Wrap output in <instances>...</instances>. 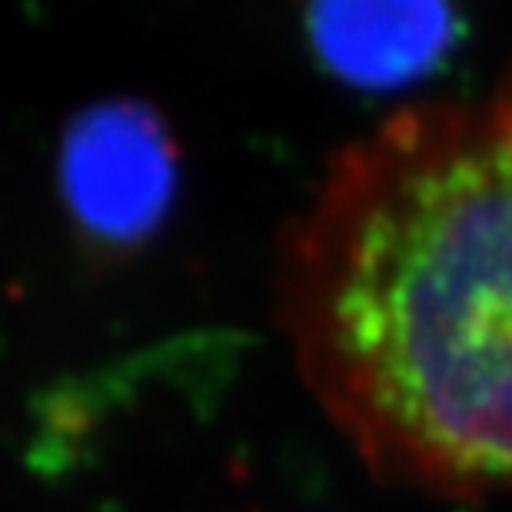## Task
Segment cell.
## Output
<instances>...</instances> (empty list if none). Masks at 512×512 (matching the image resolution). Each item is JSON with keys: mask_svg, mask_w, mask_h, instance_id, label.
Instances as JSON below:
<instances>
[{"mask_svg": "<svg viewBox=\"0 0 512 512\" xmlns=\"http://www.w3.org/2000/svg\"><path fill=\"white\" fill-rule=\"evenodd\" d=\"M280 316L376 476L512 493V150L486 110L409 107L353 140L290 223Z\"/></svg>", "mask_w": 512, "mask_h": 512, "instance_id": "obj_1", "label": "cell"}, {"mask_svg": "<svg viewBox=\"0 0 512 512\" xmlns=\"http://www.w3.org/2000/svg\"><path fill=\"white\" fill-rule=\"evenodd\" d=\"M60 183L70 210L94 237L107 243L147 237L173 193L167 130L137 104L87 110L64 140Z\"/></svg>", "mask_w": 512, "mask_h": 512, "instance_id": "obj_2", "label": "cell"}, {"mask_svg": "<svg viewBox=\"0 0 512 512\" xmlns=\"http://www.w3.org/2000/svg\"><path fill=\"white\" fill-rule=\"evenodd\" d=\"M310 30L326 64L360 84H396L423 74L453 44L449 10L419 4L320 7Z\"/></svg>", "mask_w": 512, "mask_h": 512, "instance_id": "obj_3", "label": "cell"}, {"mask_svg": "<svg viewBox=\"0 0 512 512\" xmlns=\"http://www.w3.org/2000/svg\"><path fill=\"white\" fill-rule=\"evenodd\" d=\"M486 114H489V120H493V127L499 130V137H503L512 150V67L503 80V87H499L493 107H486Z\"/></svg>", "mask_w": 512, "mask_h": 512, "instance_id": "obj_4", "label": "cell"}]
</instances>
